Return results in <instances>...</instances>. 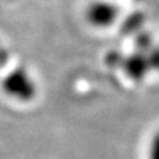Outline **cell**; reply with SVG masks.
Segmentation results:
<instances>
[{"label": "cell", "mask_w": 159, "mask_h": 159, "mask_svg": "<svg viewBox=\"0 0 159 159\" xmlns=\"http://www.w3.org/2000/svg\"><path fill=\"white\" fill-rule=\"evenodd\" d=\"M147 159H159V130L154 133L148 141Z\"/></svg>", "instance_id": "3957f363"}, {"label": "cell", "mask_w": 159, "mask_h": 159, "mask_svg": "<svg viewBox=\"0 0 159 159\" xmlns=\"http://www.w3.org/2000/svg\"><path fill=\"white\" fill-rule=\"evenodd\" d=\"M119 8L114 0H92L85 7V20L98 29L110 28L118 20Z\"/></svg>", "instance_id": "7a4b0ae2"}, {"label": "cell", "mask_w": 159, "mask_h": 159, "mask_svg": "<svg viewBox=\"0 0 159 159\" xmlns=\"http://www.w3.org/2000/svg\"><path fill=\"white\" fill-rule=\"evenodd\" d=\"M3 90L17 101L27 102L36 96V82L33 77L24 68H19L9 72L3 80Z\"/></svg>", "instance_id": "6da1fadb"}]
</instances>
